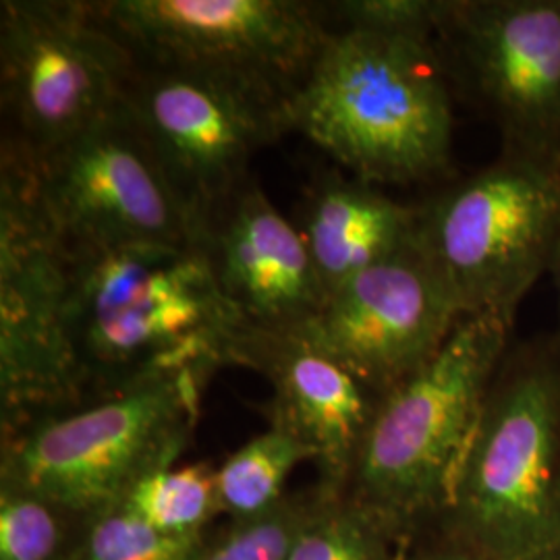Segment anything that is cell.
Here are the masks:
<instances>
[{"label": "cell", "instance_id": "1", "mask_svg": "<svg viewBox=\"0 0 560 560\" xmlns=\"http://www.w3.org/2000/svg\"><path fill=\"white\" fill-rule=\"evenodd\" d=\"M67 328L85 400L162 374L210 378L245 326L201 245L71 252Z\"/></svg>", "mask_w": 560, "mask_h": 560}, {"label": "cell", "instance_id": "2", "mask_svg": "<svg viewBox=\"0 0 560 560\" xmlns=\"http://www.w3.org/2000/svg\"><path fill=\"white\" fill-rule=\"evenodd\" d=\"M434 42L332 27L287 101L289 131L374 185L441 175L455 119Z\"/></svg>", "mask_w": 560, "mask_h": 560}, {"label": "cell", "instance_id": "3", "mask_svg": "<svg viewBox=\"0 0 560 560\" xmlns=\"http://www.w3.org/2000/svg\"><path fill=\"white\" fill-rule=\"evenodd\" d=\"M513 324L463 316L441 349L381 397L345 494L405 546L441 520Z\"/></svg>", "mask_w": 560, "mask_h": 560}, {"label": "cell", "instance_id": "4", "mask_svg": "<svg viewBox=\"0 0 560 560\" xmlns=\"http://www.w3.org/2000/svg\"><path fill=\"white\" fill-rule=\"evenodd\" d=\"M434 527L488 560H560V347L509 349Z\"/></svg>", "mask_w": 560, "mask_h": 560}, {"label": "cell", "instance_id": "5", "mask_svg": "<svg viewBox=\"0 0 560 560\" xmlns=\"http://www.w3.org/2000/svg\"><path fill=\"white\" fill-rule=\"evenodd\" d=\"M210 382L162 374L0 434V483L92 520L148 474L179 463Z\"/></svg>", "mask_w": 560, "mask_h": 560}, {"label": "cell", "instance_id": "6", "mask_svg": "<svg viewBox=\"0 0 560 560\" xmlns=\"http://www.w3.org/2000/svg\"><path fill=\"white\" fill-rule=\"evenodd\" d=\"M138 67L94 0H2L0 145L38 161L122 106Z\"/></svg>", "mask_w": 560, "mask_h": 560}, {"label": "cell", "instance_id": "7", "mask_svg": "<svg viewBox=\"0 0 560 560\" xmlns=\"http://www.w3.org/2000/svg\"><path fill=\"white\" fill-rule=\"evenodd\" d=\"M420 240L463 316L513 324L560 240V161L509 152L421 206Z\"/></svg>", "mask_w": 560, "mask_h": 560}, {"label": "cell", "instance_id": "8", "mask_svg": "<svg viewBox=\"0 0 560 560\" xmlns=\"http://www.w3.org/2000/svg\"><path fill=\"white\" fill-rule=\"evenodd\" d=\"M71 256L32 166L0 145V434L85 400L67 328Z\"/></svg>", "mask_w": 560, "mask_h": 560}, {"label": "cell", "instance_id": "9", "mask_svg": "<svg viewBox=\"0 0 560 560\" xmlns=\"http://www.w3.org/2000/svg\"><path fill=\"white\" fill-rule=\"evenodd\" d=\"M289 96L212 71L141 62L125 104L200 229L252 179V159L291 133Z\"/></svg>", "mask_w": 560, "mask_h": 560}, {"label": "cell", "instance_id": "10", "mask_svg": "<svg viewBox=\"0 0 560 560\" xmlns=\"http://www.w3.org/2000/svg\"><path fill=\"white\" fill-rule=\"evenodd\" d=\"M25 161L42 212L71 252L200 245L198 224L127 104L38 161Z\"/></svg>", "mask_w": 560, "mask_h": 560}, {"label": "cell", "instance_id": "11", "mask_svg": "<svg viewBox=\"0 0 560 560\" xmlns=\"http://www.w3.org/2000/svg\"><path fill=\"white\" fill-rule=\"evenodd\" d=\"M141 62L212 71L291 96L332 27L303 0H94Z\"/></svg>", "mask_w": 560, "mask_h": 560}, {"label": "cell", "instance_id": "12", "mask_svg": "<svg viewBox=\"0 0 560 560\" xmlns=\"http://www.w3.org/2000/svg\"><path fill=\"white\" fill-rule=\"evenodd\" d=\"M460 318L418 231L397 254L328 295L316 320L301 330L384 395L430 360Z\"/></svg>", "mask_w": 560, "mask_h": 560}, {"label": "cell", "instance_id": "13", "mask_svg": "<svg viewBox=\"0 0 560 560\" xmlns=\"http://www.w3.org/2000/svg\"><path fill=\"white\" fill-rule=\"evenodd\" d=\"M439 40L492 110L509 152L560 161V0H448Z\"/></svg>", "mask_w": 560, "mask_h": 560}, {"label": "cell", "instance_id": "14", "mask_svg": "<svg viewBox=\"0 0 560 560\" xmlns=\"http://www.w3.org/2000/svg\"><path fill=\"white\" fill-rule=\"evenodd\" d=\"M231 365L252 370L270 384L272 395L260 405L268 425L312 448L316 483L345 492L381 393L303 330L243 326L231 347Z\"/></svg>", "mask_w": 560, "mask_h": 560}, {"label": "cell", "instance_id": "15", "mask_svg": "<svg viewBox=\"0 0 560 560\" xmlns=\"http://www.w3.org/2000/svg\"><path fill=\"white\" fill-rule=\"evenodd\" d=\"M200 245L245 326L301 330L320 314L326 293L300 231L254 177L201 226Z\"/></svg>", "mask_w": 560, "mask_h": 560}, {"label": "cell", "instance_id": "16", "mask_svg": "<svg viewBox=\"0 0 560 560\" xmlns=\"http://www.w3.org/2000/svg\"><path fill=\"white\" fill-rule=\"evenodd\" d=\"M295 226L328 298L413 240L420 208L393 200L374 183L324 171L303 194Z\"/></svg>", "mask_w": 560, "mask_h": 560}, {"label": "cell", "instance_id": "17", "mask_svg": "<svg viewBox=\"0 0 560 560\" xmlns=\"http://www.w3.org/2000/svg\"><path fill=\"white\" fill-rule=\"evenodd\" d=\"M314 453L293 434L268 425L217 467V497L224 520H249L279 506L287 481Z\"/></svg>", "mask_w": 560, "mask_h": 560}, {"label": "cell", "instance_id": "18", "mask_svg": "<svg viewBox=\"0 0 560 560\" xmlns=\"http://www.w3.org/2000/svg\"><path fill=\"white\" fill-rule=\"evenodd\" d=\"M395 534L345 492L312 486L289 560H399Z\"/></svg>", "mask_w": 560, "mask_h": 560}, {"label": "cell", "instance_id": "19", "mask_svg": "<svg viewBox=\"0 0 560 560\" xmlns=\"http://www.w3.org/2000/svg\"><path fill=\"white\" fill-rule=\"evenodd\" d=\"M138 517L168 536H203L221 517L217 467L175 463L141 478L122 499Z\"/></svg>", "mask_w": 560, "mask_h": 560}, {"label": "cell", "instance_id": "20", "mask_svg": "<svg viewBox=\"0 0 560 560\" xmlns=\"http://www.w3.org/2000/svg\"><path fill=\"white\" fill-rule=\"evenodd\" d=\"M90 520L0 483V560H80Z\"/></svg>", "mask_w": 560, "mask_h": 560}, {"label": "cell", "instance_id": "21", "mask_svg": "<svg viewBox=\"0 0 560 560\" xmlns=\"http://www.w3.org/2000/svg\"><path fill=\"white\" fill-rule=\"evenodd\" d=\"M310 497L312 486L258 517L224 520L203 536L191 560H289Z\"/></svg>", "mask_w": 560, "mask_h": 560}, {"label": "cell", "instance_id": "22", "mask_svg": "<svg viewBox=\"0 0 560 560\" xmlns=\"http://www.w3.org/2000/svg\"><path fill=\"white\" fill-rule=\"evenodd\" d=\"M203 536L162 534L119 502L90 520L80 560H191Z\"/></svg>", "mask_w": 560, "mask_h": 560}, {"label": "cell", "instance_id": "23", "mask_svg": "<svg viewBox=\"0 0 560 560\" xmlns=\"http://www.w3.org/2000/svg\"><path fill=\"white\" fill-rule=\"evenodd\" d=\"M448 0H345L324 2L330 27L384 36L439 40Z\"/></svg>", "mask_w": 560, "mask_h": 560}, {"label": "cell", "instance_id": "24", "mask_svg": "<svg viewBox=\"0 0 560 560\" xmlns=\"http://www.w3.org/2000/svg\"><path fill=\"white\" fill-rule=\"evenodd\" d=\"M399 560H488L469 544L442 532L441 527H430L407 541L400 550Z\"/></svg>", "mask_w": 560, "mask_h": 560}, {"label": "cell", "instance_id": "25", "mask_svg": "<svg viewBox=\"0 0 560 560\" xmlns=\"http://www.w3.org/2000/svg\"><path fill=\"white\" fill-rule=\"evenodd\" d=\"M548 275L555 280V291H557V314H559V328H557V337L555 342L560 347V240L557 243V249L552 254V260H550V268H548Z\"/></svg>", "mask_w": 560, "mask_h": 560}]
</instances>
